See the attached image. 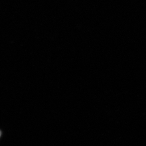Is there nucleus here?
<instances>
[{
  "mask_svg": "<svg viewBox=\"0 0 146 146\" xmlns=\"http://www.w3.org/2000/svg\"><path fill=\"white\" fill-rule=\"evenodd\" d=\"M1 131H0V136H1Z\"/></svg>",
  "mask_w": 146,
  "mask_h": 146,
  "instance_id": "nucleus-1",
  "label": "nucleus"
}]
</instances>
